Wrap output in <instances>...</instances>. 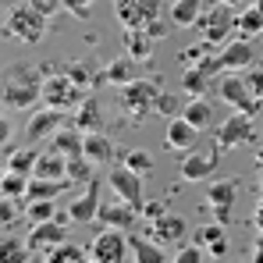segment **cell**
Returning <instances> with one entry per match:
<instances>
[{"label": "cell", "instance_id": "7", "mask_svg": "<svg viewBox=\"0 0 263 263\" xmlns=\"http://www.w3.org/2000/svg\"><path fill=\"white\" fill-rule=\"evenodd\" d=\"M89 92L86 86H79L68 71H61V75H46L43 79V100L50 107H61V110H75L82 100H86Z\"/></svg>", "mask_w": 263, "mask_h": 263}, {"label": "cell", "instance_id": "31", "mask_svg": "<svg viewBox=\"0 0 263 263\" xmlns=\"http://www.w3.org/2000/svg\"><path fill=\"white\" fill-rule=\"evenodd\" d=\"M40 153H43V149H36V142H29V149H11V146H7V171L32 175V171H36Z\"/></svg>", "mask_w": 263, "mask_h": 263}, {"label": "cell", "instance_id": "19", "mask_svg": "<svg viewBox=\"0 0 263 263\" xmlns=\"http://www.w3.org/2000/svg\"><path fill=\"white\" fill-rule=\"evenodd\" d=\"M46 146L61 149L64 157H79V153H86V128H79V125H61V128L50 135Z\"/></svg>", "mask_w": 263, "mask_h": 263}, {"label": "cell", "instance_id": "51", "mask_svg": "<svg viewBox=\"0 0 263 263\" xmlns=\"http://www.w3.org/2000/svg\"><path fill=\"white\" fill-rule=\"evenodd\" d=\"M224 4H231V7H238V4H246V0H224Z\"/></svg>", "mask_w": 263, "mask_h": 263}, {"label": "cell", "instance_id": "28", "mask_svg": "<svg viewBox=\"0 0 263 263\" xmlns=\"http://www.w3.org/2000/svg\"><path fill=\"white\" fill-rule=\"evenodd\" d=\"M75 125L86 128V132H92V128L103 125V103H100L96 96H86V100L75 107Z\"/></svg>", "mask_w": 263, "mask_h": 263}, {"label": "cell", "instance_id": "34", "mask_svg": "<svg viewBox=\"0 0 263 263\" xmlns=\"http://www.w3.org/2000/svg\"><path fill=\"white\" fill-rule=\"evenodd\" d=\"M29 181H32V175H22V171H4V178H0V192H4V196H11V199H25Z\"/></svg>", "mask_w": 263, "mask_h": 263}, {"label": "cell", "instance_id": "13", "mask_svg": "<svg viewBox=\"0 0 263 263\" xmlns=\"http://www.w3.org/2000/svg\"><path fill=\"white\" fill-rule=\"evenodd\" d=\"M107 185L114 189V196L128 199L132 206H139V210H142V175H139V171H132L125 160L110 167V175H107Z\"/></svg>", "mask_w": 263, "mask_h": 263}, {"label": "cell", "instance_id": "41", "mask_svg": "<svg viewBox=\"0 0 263 263\" xmlns=\"http://www.w3.org/2000/svg\"><path fill=\"white\" fill-rule=\"evenodd\" d=\"M181 107H185V103H178V96H171V92H160V96H157V114H164V118L181 114Z\"/></svg>", "mask_w": 263, "mask_h": 263}, {"label": "cell", "instance_id": "45", "mask_svg": "<svg viewBox=\"0 0 263 263\" xmlns=\"http://www.w3.org/2000/svg\"><path fill=\"white\" fill-rule=\"evenodd\" d=\"M14 206H18V199H11V196H4V199H0V220H4V228H11V224H14Z\"/></svg>", "mask_w": 263, "mask_h": 263}, {"label": "cell", "instance_id": "12", "mask_svg": "<svg viewBox=\"0 0 263 263\" xmlns=\"http://www.w3.org/2000/svg\"><path fill=\"white\" fill-rule=\"evenodd\" d=\"M100 192H103V181L100 178H92L86 185V192L82 196H75L71 203H68V220L71 224H89V220H96L100 217V206H103V199H100Z\"/></svg>", "mask_w": 263, "mask_h": 263}, {"label": "cell", "instance_id": "43", "mask_svg": "<svg viewBox=\"0 0 263 263\" xmlns=\"http://www.w3.org/2000/svg\"><path fill=\"white\" fill-rule=\"evenodd\" d=\"M199 256H206V249H203L199 242H196V246H181L175 253V263H196Z\"/></svg>", "mask_w": 263, "mask_h": 263}, {"label": "cell", "instance_id": "20", "mask_svg": "<svg viewBox=\"0 0 263 263\" xmlns=\"http://www.w3.org/2000/svg\"><path fill=\"white\" fill-rule=\"evenodd\" d=\"M196 139H199V128L189 121V118H171L167 121V132H164V142H167V149H192L196 146Z\"/></svg>", "mask_w": 263, "mask_h": 263}, {"label": "cell", "instance_id": "50", "mask_svg": "<svg viewBox=\"0 0 263 263\" xmlns=\"http://www.w3.org/2000/svg\"><path fill=\"white\" fill-rule=\"evenodd\" d=\"M256 164H260V167H263V146H260V149H256Z\"/></svg>", "mask_w": 263, "mask_h": 263}, {"label": "cell", "instance_id": "14", "mask_svg": "<svg viewBox=\"0 0 263 263\" xmlns=\"http://www.w3.org/2000/svg\"><path fill=\"white\" fill-rule=\"evenodd\" d=\"M61 125H64V110L46 103L43 110H36V114L25 121V139H29V142H50V135L61 128Z\"/></svg>", "mask_w": 263, "mask_h": 263}, {"label": "cell", "instance_id": "6", "mask_svg": "<svg viewBox=\"0 0 263 263\" xmlns=\"http://www.w3.org/2000/svg\"><path fill=\"white\" fill-rule=\"evenodd\" d=\"M118 100H121V107L128 110L132 118H146V114H153L157 110V96H160V86L157 82H149V79H132L125 86H118Z\"/></svg>", "mask_w": 263, "mask_h": 263}, {"label": "cell", "instance_id": "54", "mask_svg": "<svg viewBox=\"0 0 263 263\" xmlns=\"http://www.w3.org/2000/svg\"><path fill=\"white\" fill-rule=\"evenodd\" d=\"M260 185H263V178H260Z\"/></svg>", "mask_w": 263, "mask_h": 263}, {"label": "cell", "instance_id": "44", "mask_svg": "<svg viewBox=\"0 0 263 263\" xmlns=\"http://www.w3.org/2000/svg\"><path fill=\"white\" fill-rule=\"evenodd\" d=\"M242 75H246V82H249V89H253V92H256V96L263 100V68H256V64H249V68H246Z\"/></svg>", "mask_w": 263, "mask_h": 263}, {"label": "cell", "instance_id": "48", "mask_svg": "<svg viewBox=\"0 0 263 263\" xmlns=\"http://www.w3.org/2000/svg\"><path fill=\"white\" fill-rule=\"evenodd\" d=\"M253 263H263V231H256V242H253Z\"/></svg>", "mask_w": 263, "mask_h": 263}, {"label": "cell", "instance_id": "35", "mask_svg": "<svg viewBox=\"0 0 263 263\" xmlns=\"http://www.w3.org/2000/svg\"><path fill=\"white\" fill-rule=\"evenodd\" d=\"M238 36H263V7L260 4H253V7H246L242 14H238Z\"/></svg>", "mask_w": 263, "mask_h": 263}, {"label": "cell", "instance_id": "9", "mask_svg": "<svg viewBox=\"0 0 263 263\" xmlns=\"http://www.w3.org/2000/svg\"><path fill=\"white\" fill-rule=\"evenodd\" d=\"M64 224H68V214L32 224V231H29V238H25L29 253H32V256H46L53 246H61V242L68 238V228H64Z\"/></svg>", "mask_w": 263, "mask_h": 263}, {"label": "cell", "instance_id": "52", "mask_svg": "<svg viewBox=\"0 0 263 263\" xmlns=\"http://www.w3.org/2000/svg\"><path fill=\"white\" fill-rule=\"evenodd\" d=\"M260 132H263V118H260Z\"/></svg>", "mask_w": 263, "mask_h": 263}, {"label": "cell", "instance_id": "38", "mask_svg": "<svg viewBox=\"0 0 263 263\" xmlns=\"http://www.w3.org/2000/svg\"><path fill=\"white\" fill-rule=\"evenodd\" d=\"M121 160L128 164L132 171H139V175H149V171H153V157H149L146 149H125Z\"/></svg>", "mask_w": 263, "mask_h": 263}, {"label": "cell", "instance_id": "39", "mask_svg": "<svg viewBox=\"0 0 263 263\" xmlns=\"http://www.w3.org/2000/svg\"><path fill=\"white\" fill-rule=\"evenodd\" d=\"M29 246H18L14 238H4V249H0V263H29Z\"/></svg>", "mask_w": 263, "mask_h": 263}, {"label": "cell", "instance_id": "2", "mask_svg": "<svg viewBox=\"0 0 263 263\" xmlns=\"http://www.w3.org/2000/svg\"><path fill=\"white\" fill-rule=\"evenodd\" d=\"M253 61H256V50H253V43H249V36H242V40L220 43V53L199 61V68L214 79V75H220V71H246Z\"/></svg>", "mask_w": 263, "mask_h": 263}, {"label": "cell", "instance_id": "21", "mask_svg": "<svg viewBox=\"0 0 263 263\" xmlns=\"http://www.w3.org/2000/svg\"><path fill=\"white\" fill-rule=\"evenodd\" d=\"M149 235L157 242H181L189 235V224H185V217H178V214H157L153 224H149Z\"/></svg>", "mask_w": 263, "mask_h": 263}, {"label": "cell", "instance_id": "40", "mask_svg": "<svg viewBox=\"0 0 263 263\" xmlns=\"http://www.w3.org/2000/svg\"><path fill=\"white\" fill-rule=\"evenodd\" d=\"M64 71H68L79 86H86V89H89V82H92V71H89L86 61H68V68H64Z\"/></svg>", "mask_w": 263, "mask_h": 263}, {"label": "cell", "instance_id": "53", "mask_svg": "<svg viewBox=\"0 0 263 263\" xmlns=\"http://www.w3.org/2000/svg\"><path fill=\"white\" fill-rule=\"evenodd\" d=\"M256 4H260V7H263V0H256Z\"/></svg>", "mask_w": 263, "mask_h": 263}, {"label": "cell", "instance_id": "16", "mask_svg": "<svg viewBox=\"0 0 263 263\" xmlns=\"http://www.w3.org/2000/svg\"><path fill=\"white\" fill-rule=\"evenodd\" d=\"M217 164H220V146L214 142V149L210 153H192V157H185L181 160V178L185 181H210V175L217 171Z\"/></svg>", "mask_w": 263, "mask_h": 263}, {"label": "cell", "instance_id": "23", "mask_svg": "<svg viewBox=\"0 0 263 263\" xmlns=\"http://www.w3.org/2000/svg\"><path fill=\"white\" fill-rule=\"evenodd\" d=\"M203 7H206V0H171L167 18H171V25H178V29H196Z\"/></svg>", "mask_w": 263, "mask_h": 263}, {"label": "cell", "instance_id": "8", "mask_svg": "<svg viewBox=\"0 0 263 263\" xmlns=\"http://www.w3.org/2000/svg\"><path fill=\"white\" fill-rule=\"evenodd\" d=\"M128 256H132L128 231H121V228H103L89 246V260L92 263H125Z\"/></svg>", "mask_w": 263, "mask_h": 263}, {"label": "cell", "instance_id": "27", "mask_svg": "<svg viewBox=\"0 0 263 263\" xmlns=\"http://www.w3.org/2000/svg\"><path fill=\"white\" fill-rule=\"evenodd\" d=\"M128 246H132V260H139V263H164L167 260V253L153 242V235L142 238V235H132L128 231Z\"/></svg>", "mask_w": 263, "mask_h": 263}, {"label": "cell", "instance_id": "25", "mask_svg": "<svg viewBox=\"0 0 263 263\" xmlns=\"http://www.w3.org/2000/svg\"><path fill=\"white\" fill-rule=\"evenodd\" d=\"M181 118H189L196 128L203 132V128H210L214 121H217V114H214V103L206 100V96H192L185 107H181Z\"/></svg>", "mask_w": 263, "mask_h": 263}, {"label": "cell", "instance_id": "36", "mask_svg": "<svg viewBox=\"0 0 263 263\" xmlns=\"http://www.w3.org/2000/svg\"><path fill=\"white\" fill-rule=\"evenodd\" d=\"M92 160H89L86 153H79V157H68V181L71 185H89L92 181Z\"/></svg>", "mask_w": 263, "mask_h": 263}, {"label": "cell", "instance_id": "11", "mask_svg": "<svg viewBox=\"0 0 263 263\" xmlns=\"http://www.w3.org/2000/svg\"><path fill=\"white\" fill-rule=\"evenodd\" d=\"M164 0H114V14L125 29H146L153 18H160Z\"/></svg>", "mask_w": 263, "mask_h": 263}, {"label": "cell", "instance_id": "4", "mask_svg": "<svg viewBox=\"0 0 263 263\" xmlns=\"http://www.w3.org/2000/svg\"><path fill=\"white\" fill-rule=\"evenodd\" d=\"M217 96L228 107L246 110V114H253V118H256V110H260V103H263L260 96L249 89V82H246L242 71H220L217 75Z\"/></svg>", "mask_w": 263, "mask_h": 263}, {"label": "cell", "instance_id": "18", "mask_svg": "<svg viewBox=\"0 0 263 263\" xmlns=\"http://www.w3.org/2000/svg\"><path fill=\"white\" fill-rule=\"evenodd\" d=\"M196 242L206 249V256H210V260H224V256H228V249H231L228 231H224V220H214V224L199 228V231H196Z\"/></svg>", "mask_w": 263, "mask_h": 263}, {"label": "cell", "instance_id": "42", "mask_svg": "<svg viewBox=\"0 0 263 263\" xmlns=\"http://www.w3.org/2000/svg\"><path fill=\"white\" fill-rule=\"evenodd\" d=\"M64 11H68L71 18L86 22L89 14H92V0H64Z\"/></svg>", "mask_w": 263, "mask_h": 263}, {"label": "cell", "instance_id": "15", "mask_svg": "<svg viewBox=\"0 0 263 263\" xmlns=\"http://www.w3.org/2000/svg\"><path fill=\"white\" fill-rule=\"evenodd\" d=\"M100 224L103 228H121V231H135V220H139V206H132L128 199H114V203H103L100 206Z\"/></svg>", "mask_w": 263, "mask_h": 263}, {"label": "cell", "instance_id": "46", "mask_svg": "<svg viewBox=\"0 0 263 263\" xmlns=\"http://www.w3.org/2000/svg\"><path fill=\"white\" fill-rule=\"evenodd\" d=\"M29 4H32V7H40L46 18H53L57 11H64V0H29Z\"/></svg>", "mask_w": 263, "mask_h": 263}, {"label": "cell", "instance_id": "24", "mask_svg": "<svg viewBox=\"0 0 263 263\" xmlns=\"http://www.w3.org/2000/svg\"><path fill=\"white\" fill-rule=\"evenodd\" d=\"M114 139L110 135H103L100 128H92V132H86V157L92 160V164H110L114 160Z\"/></svg>", "mask_w": 263, "mask_h": 263}, {"label": "cell", "instance_id": "49", "mask_svg": "<svg viewBox=\"0 0 263 263\" xmlns=\"http://www.w3.org/2000/svg\"><path fill=\"white\" fill-rule=\"evenodd\" d=\"M253 228L263 231V199H260V206H256V214H253Z\"/></svg>", "mask_w": 263, "mask_h": 263}, {"label": "cell", "instance_id": "3", "mask_svg": "<svg viewBox=\"0 0 263 263\" xmlns=\"http://www.w3.org/2000/svg\"><path fill=\"white\" fill-rule=\"evenodd\" d=\"M46 22H50V18H46L43 11L25 0L22 7H11V14H7V32H11L18 43L36 46V43H43V36H46Z\"/></svg>", "mask_w": 263, "mask_h": 263}, {"label": "cell", "instance_id": "1", "mask_svg": "<svg viewBox=\"0 0 263 263\" xmlns=\"http://www.w3.org/2000/svg\"><path fill=\"white\" fill-rule=\"evenodd\" d=\"M43 71L29 64H11L4 71V103L7 110H25L36 100H43Z\"/></svg>", "mask_w": 263, "mask_h": 263}, {"label": "cell", "instance_id": "33", "mask_svg": "<svg viewBox=\"0 0 263 263\" xmlns=\"http://www.w3.org/2000/svg\"><path fill=\"white\" fill-rule=\"evenodd\" d=\"M181 89H185L189 96H203V92L210 89V75H206L199 64H192V68L181 71Z\"/></svg>", "mask_w": 263, "mask_h": 263}, {"label": "cell", "instance_id": "37", "mask_svg": "<svg viewBox=\"0 0 263 263\" xmlns=\"http://www.w3.org/2000/svg\"><path fill=\"white\" fill-rule=\"evenodd\" d=\"M25 217H29V224L57 217V199H32V203H25Z\"/></svg>", "mask_w": 263, "mask_h": 263}, {"label": "cell", "instance_id": "29", "mask_svg": "<svg viewBox=\"0 0 263 263\" xmlns=\"http://www.w3.org/2000/svg\"><path fill=\"white\" fill-rule=\"evenodd\" d=\"M68 185H71L68 178H61V181H53V178H32L29 192H25V203H32V199H57Z\"/></svg>", "mask_w": 263, "mask_h": 263}, {"label": "cell", "instance_id": "10", "mask_svg": "<svg viewBox=\"0 0 263 263\" xmlns=\"http://www.w3.org/2000/svg\"><path fill=\"white\" fill-rule=\"evenodd\" d=\"M217 146L220 149H235V146H246V142H253L256 139V128H253V114H246V110H235V114H228V121H220L217 125Z\"/></svg>", "mask_w": 263, "mask_h": 263}, {"label": "cell", "instance_id": "47", "mask_svg": "<svg viewBox=\"0 0 263 263\" xmlns=\"http://www.w3.org/2000/svg\"><path fill=\"white\" fill-rule=\"evenodd\" d=\"M167 22H171V18H167ZM167 22H164V18H153V22L146 25V32H149L153 40H164V29H167Z\"/></svg>", "mask_w": 263, "mask_h": 263}, {"label": "cell", "instance_id": "26", "mask_svg": "<svg viewBox=\"0 0 263 263\" xmlns=\"http://www.w3.org/2000/svg\"><path fill=\"white\" fill-rule=\"evenodd\" d=\"M139 64H142V61H135L132 53H125V57H118V61H110V64L103 68V79L114 82V86H125L132 79H139Z\"/></svg>", "mask_w": 263, "mask_h": 263}, {"label": "cell", "instance_id": "22", "mask_svg": "<svg viewBox=\"0 0 263 263\" xmlns=\"http://www.w3.org/2000/svg\"><path fill=\"white\" fill-rule=\"evenodd\" d=\"M32 178H53V181L68 178V157H64L61 149L46 146L43 153H40V160H36V171H32Z\"/></svg>", "mask_w": 263, "mask_h": 263}, {"label": "cell", "instance_id": "30", "mask_svg": "<svg viewBox=\"0 0 263 263\" xmlns=\"http://www.w3.org/2000/svg\"><path fill=\"white\" fill-rule=\"evenodd\" d=\"M153 43H157V40H153L146 29H125V53H132L135 61H149Z\"/></svg>", "mask_w": 263, "mask_h": 263}, {"label": "cell", "instance_id": "32", "mask_svg": "<svg viewBox=\"0 0 263 263\" xmlns=\"http://www.w3.org/2000/svg\"><path fill=\"white\" fill-rule=\"evenodd\" d=\"M46 263H79V260H89V249H82V246H75V242H61V246H53L50 253L43 256Z\"/></svg>", "mask_w": 263, "mask_h": 263}, {"label": "cell", "instance_id": "5", "mask_svg": "<svg viewBox=\"0 0 263 263\" xmlns=\"http://www.w3.org/2000/svg\"><path fill=\"white\" fill-rule=\"evenodd\" d=\"M238 14H231V4H224L217 0L214 7H203V14H199V22H196V29H199V36L206 40V43H228V36L231 32H238Z\"/></svg>", "mask_w": 263, "mask_h": 263}, {"label": "cell", "instance_id": "17", "mask_svg": "<svg viewBox=\"0 0 263 263\" xmlns=\"http://www.w3.org/2000/svg\"><path fill=\"white\" fill-rule=\"evenodd\" d=\"M235 196H238V189H235V181H228V178H220V181H206V199H210V206H214V217L217 220H231V206H235Z\"/></svg>", "mask_w": 263, "mask_h": 263}]
</instances>
